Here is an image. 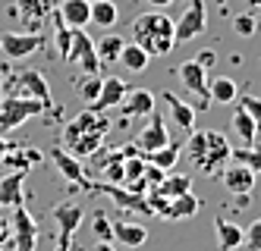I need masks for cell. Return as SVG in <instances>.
Instances as JSON below:
<instances>
[{
    "instance_id": "1",
    "label": "cell",
    "mask_w": 261,
    "mask_h": 251,
    "mask_svg": "<svg viewBox=\"0 0 261 251\" xmlns=\"http://www.w3.org/2000/svg\"><path fill=\"white\" fill-rule=\"evenodd\" d=\"M133 41L148 50V57H167L176 44V19L161 10L142 13L133 19Z\"/></svg>"
},
{
    "instance_id": "2",
    "label": "cell",
    "mask_w": 261,
    "mask_h": 251,
    "mask_svg": "<svg viewBox=\"0 0 261 251\" xmlns=\"http://www.w3.org/2000/svg\"><path fill=\"white\" fill-rule=\"evenodd\" d=\"M110 129V123L101 117L98 110H85L72 120L66 129H63V142H66V151L69 154H95L101 148V138L104 132Z\"/></svg>"
},
{
    "instance_id": "3",
    "label": "cell",
    "mask_w": 261,
    "mask_h": 251,
    "mask_svg": "<svg viewBox=\"0 0 261 251\" xmlns=\"http://www.w3.org/2000/svg\"><path fill=\"white\" fill-rule=\"evenodd\" d=\"M47 107L35 98H22V94H7L0 98V132H13L19 129L25 120L32 117H41Z\"/></svg>"
},
{
    "instance_id": "4",
    "label": "cell",
    "mask_w": 261,
    "mask_h": 251,
    "mask_svg": "<svg viewBox=\"0 0 261 251\" xmlns=\"http://www.w3.org/2000/svg\"><path fill=\"white\" fill-rule=\"evenodd\" d=\"M176 79L182 82V88L195 94V110H208L211 107V94H208V69H204L198 60H186L176 66Z\"/></svg>"
},
{
    "instance_id": "5",
    "label": "cell",
    "mask_w": 261,
    "mask_h": 251,
    "mask_svg": "<svg viewBox=\"0 0 261 251\" xmlns=\"http://www.w3.org/2000/svg\"><path fill=\"white\" fill-rule=\"evenodd\" d=\"M44 47V35L38 32H7L0 35V53L10 60H25V57L38 53Z\"/></svg>"
},
{
    "instance_id": "6",
    "label": "cell",
    "mask_w": 261,
    "mask_h": 251,
    "mask_svg": "<svg viewBox=\"0 0 261 251\" xmlns=\"http://www.w3.org/2000/svg\"><path fill=\"white\" fill-rule=\"evenodd\" d=\"M66 60L69 63H79L85 69V75H101V60H98L95 41L85 35V29H72V41H69Z\"/></svg>"
},
{
    "instance_id": "7",
    "label": "cell",
    "mask_w": 261,
    "mask_h": 251,
    "mask_svg": "<svg viewBox=\"0 0 261 251\" xmlns=\"http://www.w3.org/2000/svg\"><path fill=\"white\" fill-rule=\"evenodd\" d=\"M10 223H13V239H10L13 251H35V245H38V223L25 210V204L13 207Z\"/></svg>"
},
{
    "instance_id": "8",
    "label": "cell",
    "mask_w": 261,
    "mask_h": 251,
    "mask_svg": "<svg viewBox=\"0 0 261 251\" xmlns=\"http://www.w3.org/2000/svg\"><path fill=\"white\" fill-rule=\"evenodd\" d=\"M204 138H208V145H204V157H201V163H198L195 170H201V173H220L223 166L230 163L233 148H230V142H227V135H223V132H214V129L204 132Z\"/></svg>"
},
{
    "instance_id": "9",
    "label": "cell",
    "mask_w": 261,
    "mask_h": 251,
    "mask_svg": "<svg viewBox=\"0 0 261 251\" xmlns=\"http://www.w3.org/2000/svg\"><path fill=\"white\" fill-rule=\"evenodd\" d=\"M54 10H57V0H16L10 13L19 16L29 32H38L44 25V19L54 16Z\"/></svg>"
},
{
    "instance_id": "10",
    "label": "cell",
    "mask_w": 261,
    "mask_h": 251,
    "mask_svg": "<svg viewBox=\"0 0 261 251\" xmlns=\"http://www.w3.org/2000/svg\"><path fill=\"white\" fill-rule=\"evenodd\" d=\"M13 94H22V98H35L41 101L44 107H50V85L38 69H25V72H16L13 79Z\"/></svg>"
},
{
    "instance_id": "11",
    "label": "cell",
    "mask_w": 261,
    "mask_h": 251,
    "mask_svg": "<svg viewBox=\"0 0 261 251\" xmlns=\"http://www.w3.org/2000/svg\"><path fill=\"white\" fill-rule=\"evenodd\" d=\"M208 25V13H204V4L201 0H189V7L182 10V16L176 19V44L179 41H192L198 38Z\"/></svg>"
},
{
    "instance_id": "12",
    "label": "cell",
    "mask_w": 261,
    "mask_h": 251,
    "mask_svg": "<svg viewBox=\"0 0 261 251\" xmlns=\"http://www.w3.org/2000/svg\"><path fill=\"white\" fill-rule=\"evenodd\" d=\"M255 179H258L255 173L246 163H236V160H230L227 166L220 170V182H223V188H227L230 195H252Z\"/></svg>"
},
{
    "instance_id": "13",
    "label": "cell",
    "mask_w": 261,
    "mask_h": 251,
    "mask_svg": "<svg viewBox=\"0 0 261 251\" xmlns=\"http://www.w3.org/2000/svg\"><path fill=\"white\" fill-rule=\"evenodd\" d=\"M50 160H54V166L60 170V176H63L69 185H82V188H88V179H85L82 163H79L76 154H69L66 148H54V151H50Z\"/></svg>"
},
{
    "instance_id": "14",
    "label": "cell",
    "mask_w": 261,
    "mask_h": 251,
    "mask_svg": "<svg viewBox=\"0 0 261 251\" xmlns=\"http://www.w3.org/2000/svg\"><path fill=\"white\" fill-rule=\"evenodd\" d=\"M120 113H123V120H133V117H151V113H154V94L148 91V88L126 91V98L120 101Z\"/></svg>"
},
{
    "instance_id": "15",
    "label": "cell",
    "mask_w": 261,
    "mask_h": 251,
    "mask_svg": "<svg viewBox=\"0 0 261 251\" xmlns=\"http://www.w3.org/2000/svg\"><path fill=\"white\" fill-rule=\"evenodd\" d=\"M136 145H139L142 154H151V151H161L164 145H170V132H167L164 120H161V117H151V120H148V126L139 132Z\"/></svg>"
},
{
    "instance_id": "16",
    "label": "cell",
    "mask_w": 261,
    "mask_h": 251,
    "mask_svg": "<svg viewBox=\"0 0 261 251\" xmlns=\"http://www.w3.org/2000/svg\"><path fill=\"white\" fill-rule=\"evenodd\" d=\"M57 16L69 29H85L91 25V0H60Z\"/></svg>"
},
{
    "instance_id": "17",
    "label": "cell",
    "mask_w": 261,
    "mask_h": 251,
    "mask_svg": "<svg viewBox=\"0 0 261 251\" xmlns=\"http://www.w3.org/2000/svg\"><path fill=\"white\" fill-rule=\"evenodd\" d=\"M126 82L120 79V75H107V79L101 82V94H98V101L91 104V110H98V113H104V110H114V107H120V101L126 98Z\"/></svg>"
},
{
    "instance_id": "18",
    "label": "cell",
    "mask_w": 261,
    "mask_h": 251,
    "mask_svg": "<svg viewBox=\"0 0 261 251\" xmlns=\"http://www.w3.org/2000/svg\"><path fill=\"white\" fill-rule=\"evenodd\" d=\"M22 185H25V173L10 170L7 176L0 179V207H19V204H25Z\"/></svg>"
},
{
    "instance_id": "19",
    "label": "cell",
    "mask_w": 261,
    "mask_h": 251,
    "mask_svg": "<svg viewBox=\"0 0 261 251\" xmlns=\"http://www.w3.org/2000/svg\"><path fill=\"white\" fill-rule=\"evenodd\" d=\"M54 220L60 226V242L63 245H72V236L82 223V207L79 204H57L54 207Z\"/></svg>"
},
{
    "instance_id": "20",
    "label": "cell",
    "mask_w": 261,
    "mask_h": 251,
    "mask_svg": "<svg viewBox=\"0 0 261 251\" xmlns=\"http://www.w3.org/2000/svg\"><path fill=\"white\" fill-rule=\"evenodd\" d=\"M161 101L167 104V110H170L173 123H176L182 132H192V129H195V113H198V110H195L189 101L176 98V94H170V91H164V94H161Z\"/></svg>"
},
{
    "instance_id": "21",
    "label": "cell",
    "mask_w": 261,
    "mask_h": 251,
    "mask_svg": "<svg viewBox=\"0 0 261 251\" xmlns=\"http://www.w3.org/2000/svg\"><path fill=\"white\" fill-rule=\"evenodd\" d=\"M214 233H217V248H220V251H236V248L242 245L246 229L236 226V223L227 220V217H217V220H214Z\"/></svg>"
},
{
    "instance_id": "22",
    "label": "cell",
    "mask_w": 261,
    "mask_h": 251,
    "mask_svg": "<svg viewBox=\"0 0 261 251\" xmlns=\"http://www.w3.org/2000/svg\"><path fill=\"white\" fill-rule=\"evenodd\" d=\"M114 239L126 248H139L148 242V226L133 223V220H120V223H114Z\"/></svg>"
},
{
    "instance_id": "23",
    "label": "cell",
    "mask_w": 261,
    "mask_h": 251,
    "mask_svg": "<svg viewBox=\"0 0 261 251\" xmlns=\"http://www.w3.org/2000/svg\"><path fill=\"white\" fill-rule=\"evenodd\" d=\"M123 44H126V38H123V35H117L114 29H107L101 41H95L98 60H101V63H117V60H120V50H123Z\"/></svg>"
},
{
    "instance_id": "24",
    "label": "cell",
    "mask_w": 261,
    "mask_h": 251,
    "mask_svg": "<svg viewBox=\"0 0 261 251\" xmlns=\"http://www.w3.org/2000/svg\"><path fill=\"white\" fill-rule=\"evenodd\" d=\"M4 163H7L10 170H19V173H29V166H35V163H41V151H38V148H13V145H10V151H7V157H4Z\"/></svg>"
},
{
    "instance_id": "25",
    "label": "cell",
    "mask_w": 261,
    "mask_h": 251,
    "mask_svg": "<svg viewBox=\"0 0 261 251\" xmlns=\"http://www.w3.org/2000/svg\"><path fill=\"white\" fill-rule=\"evenodd\" d=\"M154 188L167 201H173V198L186 195V191H192V176H186V173H167V176L161 179V185H154Z\"/></svg>"
},
{
    "instance_id": "26",
    "label": "cell",
    "mask_w": 261,
    "mask_h": 251,
    "mask_svg": "<svg viewBox=\"0 0 261 251\" xmlns=\"http://www.w3.org/2000/svg\"><path fill=\"white\" fill-rule=\"evenodd\" d=\"M198 207H201V201L192 195V191H186V195H179V198H173L170 204H167L164 217L167 220H186V217H195Z\"/></svg>"
},
{
    "instance_id": "27",
    "label": "cell",
    "mask_w": 261,
    "mask_h": 251,
    "mask_svg": "<svg viewBox=\"0 0 261 251\" xmlns=\"http://www.w3.org/2000/svg\"><path fill=\"white\" fill-rule=\"evenodd\" d=\"M120 19V10L114 0H91V25H101L104 32L114 29Z\"/></svg>"
},
{
    "instance_id": "28",
    "label": "cell",
    "mask_w": 261,
    "mask_h": 251,
    "mask_svg": "<svg viewBox=\"0 0 261 251\" xmlns=\"http://www.w3.org/2000/svg\"><path fill=\"white\" fill-rule=\"evenodd\" d=\"M230 126H233V135L242 142V145H255V138H258V126L252 123V117L242 107H236V113H233V120H230Z\"/></svg>"
},
{
    "instance_id": "29",
    "label": "cell",
    "mask_w": 261,
    "mask_h": 251,
    "mask_svg": "<svg viewBox=\"0 0 261 251\" xmlns=\"http://www.w3.org/2000/svg\"><path fill=\"white\" fill-rule=\"evenodd\" d=\"M208 94H211V101L214 104H233L239 101V88L233 79H227V75H217V79L208 82Z\"/></svg>"
},
{
    "instance_id": "30",
    "label": "cell",
    "mask_w": 261,
    "mask_h": 251,
    "mask_svg": "<svg viewBox=\"0 0 261 251\" xmlns=\"http://www.w3.org/2000/svg\"><path fill=\"white\" fill-rule=\"evenodd\" d=\"M148 60H151V57H148V50L133 41V44H123L117 63H123V69H129V72H142V69L148 66Z\"/></svg>"
},
{
    "instance_id": "31",
    "label": "cell",
    "mask_w": 261,
    "mask_h": 251,
    "mask_svg": "<svg viewBox=\"0 0 261 251\" xmlns=\"http://www.w3.org/2000/svg\"><path fill=\"white\" fill-rule=\"evenodd\" d=\"M179 154H182V151H179V145H173V142H170V145H164L161 151H151V154H145V160L170 173V170L176 166V160H179Z\"/></svg>"
},
{
    "instance_id": "32",
    "label": "cell",
    "mask_w": 261,
    "mask_h": 251,
    "mask_svg": "<svg viewBox=\"0 0 261 251\" xmlns=\"http://www.w3.org/2000/svg\"><path fill=\"white\" fill-rule=\"evenodd\" d=\"M230 160H236V163H246V166L255 173V176H261V148H255V145H242V148H233Z\"/></svg>"
},
{
    "instance_id": "33",
    "label": "cell",
    "mask_w": 261,
    "mask_h": 251,
    "mask_svg": "<svg viewBox=\"0 0 261 251\" xmlns=\"http://www.w3.org/2000/svg\"><path fill=\"white\" fill-rule=\"evenodd\" d=\"M233 29H236V35H242V38H252V35L258 32V19H255L252 13H242V16L233 19Z\"/></svg>"
},
{
    "instance_id": "34",
    "label": "cell",
    "mask_w": 261,
    "mask_h": 251,
    "mask_svg": "<svg viewBox=\"0 0 261 251\" xmlns=\"http://www.w3.org/2000/svg\"><path fill=\"white\" fill-rule=\"evenodd\" d=\"M101 82H104V75H88V79H85V85L79 88V94H82V101H88V104H95V101H98V94H101Z\"/></svg>"
},
{
    "instance_id": "35",
    "label": "cell",
    "mask_w": 261,
    "mask_h": 251,
    "mask_svg": "<svg viewBox=\"0 0 261 251\" xmlns=\"http://www.w3.org/2000/svg\"><path fill=\"white\" fill-rule=\"evenodd\" d=\"M69 41H72V29L60 22V16H57V35H54V44H57L60 57L66 60V53H69Z\"/></svg>"
},
{
    "instance_id": "36",
    "label": "cell",
    "mask_w": 261,
    "mask_h": 251,
    "mask_svg": "<svg viewBox=\"0 0 261 251\" xmlns=\"http://www.w3.org/2000/svg\"><path fill=\"white\" fill-rule=\"evenodd\" d=\"M242 245H246V251H261V217L255 223H249L246 236H242Z\"/></svg>"
},
{
    "instance_id": "37",
    "label": "cell",
    "mask_w": 261,
    "mask_h": 251,
    "mask_svg": "<svg viewBox=\"0 0 261 251\" xmlns=\"http://www.w3.org/2000/svg\"><path fill=\"white\" fill-rule=\"evenodd\" d=\"M239 107L252 117V123L258 126V132H261V98H252V94H246V98H239Z\"/></svg>"
},
{
    "instance_id": "38",
    "label": "cell",
    "mask_w": 261,
    "mask_h": 251,
    "mask_svg": "<svg viewBox=\"0 0 261 251\" xmlns=\"http://www.w3.org/2000/svg\"><path fill=\"white\" fill-rule=\"evenodd\" d=\"M91 223H95V226H91V229H95V236H98V242H110V236H114V223H107V217L101 214V210H98V214H95V220H91Z\"/></svg>"
},
{
    "instance_id": "39",
    "label": "cell",
    "mask_w": 261,
    "mask_h": 251,
    "mask_svg": "<svg viewBox=\"0 0 261 251\" xmlns=\"http://www.w3.org/2000/svg\"><path fill=\"white\" fill-rule=\"evenodd\" d=\"M10 239H13V223H10V217L0 214V248L10 245Z\"/></svg>"
},
{
    "instance_id": "40",
    "label": "cell",
    "mask_w": 261,
    "mask_h": 251,
    "mask_svg": "<svg viewBox=\"0 0 261 251\" xmlns=\"http://www.w3.org/2000/svg\"><path fill=\"white\" fill-rule=\"evenodd\" d=\"M214 60H217V53H214V50H204V53L198 57V63H201L204 69H208V66H214Z\"/></svg>"
},
{
    "instance_id": "41",
    "label": "cell",
    "mask_w": 261,
    "mask_h": 251,
    "mask_svg": "<svg viewBox=\"0 0 261 251\" xmlns=\"http://www.w3.org/2000/svg\"><path fill=\"white\" fill-rule=\"evenodd\" d=\"M145 4H148V7H151V10H164V7H170V4H173V0H145Z\"/></svg>"
},
{
    "instance_id": "42",
    "label": "cell",
    "mask_w": 261,
    "mask_h": 251,
    "mask_svg": "<svg viewBox=\"0 0 261 251\" xmlns=\"http://www.w3.org/2000/svg\"><path fill=\"white\" fill-rule=\"evenodd\" d=\"M7 151H10V142L0 135V163H4V157H7Z\"/></svg>"
},
{
    "instance_id": "43",
    "label": "cell",
    "mask_w": 261,
    "mask_h": 251,
    "mask_svg": "<svg viewBox=\"0 0 261 251\" xmlns=\"http://www.w3.org/2000/svg\"><path fill=\"white\" fill-rule=\"evenodd\" d=\"M95 251H117V248H114V242H98Z\"/></svg>"
},
{
    "instance_id": "44",
    "label": "cell",
    "mask_w": 261,
    "mask_h": 251,
    "mask_svg": "<svg viewBox=\"0 0 261 251\" xmlns=\"http://www.w3.org/2000/svg\"><path fill=\"white\" fill-rule=\"evenodd\" d=\"M72 245H63V242H57V251H69Z\"/></svg>"
},
{
    "instance_id": "45",
    "label": "cell",
    "mask_w": 261,
    "mask_h": 251,
    "mask_svg": "<svg viewBox=\"0 0 261 251\" xmlns=\"http://www.w3.org/2000/svg\"><path fill=\"white\" fill-rule=\"evenodd\" d=\"M252 4H255V10H258V13H261V0H252Z\"/></svg>"
},
{
    "instance_id": "46",
    "label": "cell",
    "mask_w": 261,
    "mask_h": 251,
    "mask_svg": "<svg viewBox=\"0 0 261 251\" xmlns=\"http://www.w3.org/2000/svg\"><path fill=\"white\" fill-rule=\"evenodd\" d=\"M0 98H4V82H0Z\"/></svg>"
},
{
    "instance_id": "47",
    "label": "cell",
    "mask_w": 261,
    "mask_h": 251,
    "mask_svg": "<svg viewBox=\"0 0 261 251\" xmlns=\"http://www.w3.org/2000/svg\"><path fill=\"white\" fill-rule=\"evenodd\" d=\"M0 251H4V248H0Z\"/></svg>"
}]
</instances>
